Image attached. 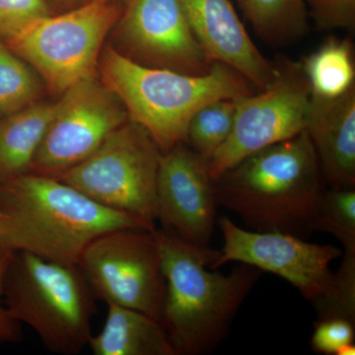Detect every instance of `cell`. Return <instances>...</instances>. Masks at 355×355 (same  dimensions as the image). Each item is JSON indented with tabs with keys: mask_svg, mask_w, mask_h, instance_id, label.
<instances>
[{
	"mask_svg": "<svg viewBox=\"0 0 355 355\" xmlns=\"http://www.w3.org/2000/svg\"><path fill=\"white\" fill-rule=\"evenodd\" d=\"M116 229L156 228L96 202L58 178L28 173L0 183V253L28 252L77 266L95 238Z\"/></svg>",
	"mask_w": 355,
	"mask_h": 355,
	"instance_id": "cell-1",
	"label": "cell"
},
{
	"mask_svg": "<svg viewBox=\"0 0 355 355\" xmlns=\"http://www.w3.org/2000/svg\"><path fill=\"white\" fill-rule=\"evenodd\" d=\"M162 259L164 299L159 322L176 355L209 354L225 340L261 270L239 263L229 275L207 270L220 251L154 230Z\"/></svg>",
	"mask_w": 355,
	"mask_h": 355,
	"instance_id": "cell-2",
	"label": "cell"
},
{
	"mask_svg": "<svg viewBox=\"0 0 355 355\" xmlns=\"http://www.w3.org/2000/svg\"><path fill=\"white\" fill-rule=\"evenodd\" d=\"M324 178L307 130L261 149L216 181L217 205L258 232L304 238L315 231Z\"/></svg>",
	"mask_w": 355,
	"mask_h": 355,
	"instance_id": "cell-3",
	"label": "cell"
},
{
	"mask_svg": "<svg viewBox=\"0 0 355 355\" xmlns=\"http://www.w3.org/2000/svg\"><path fill=\"white\" fill-rule=\"evenodd\" d=\"M98 73L120 98L130 120L141 125L162 153L184 142L193 114L207 103L258 92L239 71L214 62L200 76L146 67L112 46L102 51Z\"/></svg>",
	"mask_w": 355,
	"mask_h": 355,
	"instance_id": "cell-4",
	"label": "cell"
},
{
	"mask_svg": "<svg viewBox=\"0 0 355 355\" xmlns=\"http://www.w3.org/2000/svg\"><path fill=\"white\" fill-rule=\"evenodd\" d=\"M95 298L78 266L14 253L4 280V304L51 352L76 355L88 347Z\"/></svg>",
	"mask_w": 355,
	"mask_h": 355,
	"instance_id": "cell-5",
	"label": "cell"
},
{
	"mask_svg": "<svg viewBox=\"0 0 355 355\" xmlns=\"http://www.w3.org/2000/svg\"><path fill=\"white\" fill-rule=\"evenodd\" d=\"M123 7L106 0L48 16L6 42L41 77L46 91L60 97L74 84L98 76L105 40Z\"/></svg>",
	"mask_w": 355,
	"mask_h": 355,
	"instance_id": "cell-6",
	"label": "cell"
},
{
	"mask_svg": "<svg viewBox=\"0 0 355 355\" xmlns=\"http://www.w3.org/2000/svg\"><path fill=\"white\" fill-rule=\"evenodd\" d=\"M161 153L151 135L128 120L58 179L104 207L132 214L155 227Z\"/></svg>",
	"mask_w": 355,
	"mask_h": 355,
	"instance_id": "cell-7",
	"label": "cell"
},
{
	"mask_svg": "<svg viewBox=\"0 0 355 355\" xmlns=\"http://www.w3.org/2000/svg\"><path fill=\"white\" fill-rule=\"evenodd\" d=\"M273 67L272 81L265 89L235 99L232 132L209 160L214 182L247 156L307 128L312 93L301 62L279 57Z\"/></svg>",
	"mask_w": 355,
	"mask_h": 355,
	"instance_id": "cell-8",
	"label": "cell"
},
{
	"mask_svg": "<svg viewBox=\"0 0 355 355\" xmlns=\"http://www.w3.org/2000/svg\"><path fill=\"white\" fill-rule=\"evenodd\" d=\"M77 266L96 298L160 319L165 279L154 230L116 229L98 236Z\"/></svg>",
	"mask_w": 355,
	"mask_h": 355,
	"instance_id": "cell-9",
	"label": "cell"
},
{
	"mask_svg": "<svg viewBox=\"0 0 355 355\" xmlns=\"http://www.w3.org/2000/svg\"><path fill=\"white\" fill-rule=\"evenodd\" d=\"M128 120L120 98L99 74L79 81L55 102L30 173L60 177L90 156Z\"/></svg>",
	"mask_w": 355,
	"mask_h": 355,
	"instance_id": "cell-10",
	"label": "cell"
},
{
	"mask_svg": "<svg viewBox=\"0 0 355 355\" xmlns=\"http://www.w3.org/2000/svg\"><path fill=\"white\" fill-rule=\"evenodd\" d=\"M217 225L223 237V247L210 266L211 270L235 261L275 273L298 289L316 311L333 296L335 273L330 265L342 257L340 248L313 244L284 233L245 230L225 216L218 218Z\"/></svg>",
	"mask_w": 355,
	"mask_h": 355,
	"instance_id": "cell-11",
	"label": "cell"
},
{
	"mask_svg": "<svg viewBox=\"0 0 355 355\" xmlns=\"http://www.w3.org/2000/svg\"><path fill=\"white\" fill-rule=\"evenodd\" d=\"M114 34L116 50L137 64L193 76L211 67L179 0H128Z\"/></svg>",
	"mask_w": 355,
	"mask_h": 355,
	"instance_id": "cell-12",
	"label": "cell"
},
{
	"mask_svg": "<svg viewBox=\"0 0 355 355\" xmlns=\"http://www.w3.org/2000/svg\"><path fill=\"white\" fill-rule=\"evenodd\" d=\"M156 196L163 230L193 246L209 247L217 202L207 158L184 142L161 153Z\"/></svg>",
	"mask_w": 355,
	"mask_h": 355,
	"instance_id": "cell-13",
	"label": "cell"
},
{
	"mask_svg": "<svg viewBox=\"0 0 355 355\" xmlns=\"http://www.w3.org/2000/svg\"><path fill=\"white\" fill-rule=\"evenodd\" d=\"M196 37L214 62L239 71L263 90L272 81L273 62L266 60L236 13L230 0H179Z\"/></svg>",
	"mask_w": 355,
	"mask_h": 355,
	"instance_id": "cell-14",
	"label": "cell"
},
{
	"mask_svg": "<svg viewBox=\"0 0 355 355\" xmlns=\"http://www.w3.org/2000/svg\"><path fill=\"white\" fill-rule=\"evenodd\" d=\"M306 130L324 183L355 188V86L333 99L311 96Z\"/></svg>",
	"mask_w": 355,
	"mask_h": 355,
	"instance_id": "cell-15",
	"label": "cell"
},
{
	"mask_svg": "<svg viewBox=\"0 0 355 355\" xmlns=\"http://www.w3.org/2000/svg\"><path fill=\"white\" fill-rule=\"evenodd\" d=\"M108 305L102 331L88 347L94 355H176L158 320L116 304Z\"/></svg>",
	"mask_w": 355,
	"mask_h": 355,
	"instance_id": "cell-16",
	"label": "cell"
},
{
	"mask_svg": "<svg viewBox=\"0 0 355 355\" xmlns=\"http://www.w3.org/2000/svg\"><path fill=\"white\" fill-rule=\"evenodd\" d=\"M55 102L40 101L0 119V183L31 172Z\"/></svg>",
	"mask_w": 355,
	"mask_h": 355,
	"instance_id": "cell-17",
	"label": "cell"
},
{
	"mask_svg": "<svg viewBox=\"0 0 355 355\" xmlns=\"http://www.w3.org/2000/svg\"><path fill=\"white\" fill-rule=\"evenodd\" d=\"M254 31L272 46H287L307 34L303 0H236Z\"/></svg>",
	"mask_w": 355,
	"mask_h": 355,
	"instance_id": "cell-18",
	"label": "cell"
},
{
	"mask_svg": "<svg viewBox=\"0 0 355 355\" xmlns=\"http://www.w3.org/2000/svg\"><path fill=\"white\" fill-rule=\"evenodd\" d=\"M301 65L315 97L333 99L355 86L354 46L347 40H327Z\"/></svg>",
	"mask_w": 355,
	"mask_h": 355,
	"instance_id": "cell-19",
	"label": "cell"
},
{
	"mask_svg": "<svg viewBox=\"0 0 355 355\" xmlns=\"http://www.w3.org/2000/svg\"><path fill=\"white\" fill-rule=\"evenodd\" d=\"M46 92L36 70L0 38V119L42 101Z\"/></svg>",
	"mask_w": 355,
	"mask_h": 355,
	"instance_id": "cell-20",
	"label": "cell"
},
{
	"mask_svg": "<svg viewBox=\"0 0 355 355\" xmlns=\"http://www.w3.org/2000/svg\"><path fill=\"white\" fill-rule=\"evenodd\" d=\"M235 113V100L207 103L191 118L184 144L209 160L230 137Z\"/></svg>",
	"mask_w": 355,
	"mask_h": 355,
	"instance_id": "cell-21",
	"label": "cell"
},
{
	"mask_svg": "<svg viewBox=\"0 0 355 355\" xmlns=\"http://www.w3.org/2000/svg\"><path fill=\"white\" fill-rule=\"evenodd\" d=\"M315 231L333 235L343 247V253L355 254L354 188L324 190L318 202Z\"/></svg>",
	"mask_w": 355,
	"mask_h": 355,
	"instance_id": "cell-22",
	"label": "cell"
},
{
	"mask_svg": "<svg viewBox=\"0 0 355 355\" xmlns=\"http://www.w3.org/2000/svg\"><path fill=\"white\" fill-rule=\"evenodd\" d=\"M46 0H0V38H16L40 19L51 15Z\"/></svg>",
	"mask_w": 355,
	"mask_h": 355,
	"instance_id": "cell-23",
	"label": "cell"
},
{
	"mask_svg": "<svg viewBox=\"0 0 355 355\" xmlns=\"http://www.w3.org/2000/svg\"><path fill=\"white\" fill-rule=\"evenodd\" d=\"M303 2L319 29H354L355 0H303Z\"/></svg>",
	"mask_w": 355,
	"mask_h": 355,
	"instance_id": "cell-24",
	"label": "cell"
},
{
	"mask_svg": "<svg viewBox=\"0 0 355 355\" xmlns=\"http://www.w3.org/2000/svg\"><path fill=\"white\" fill-rule=\"evenodd\" d=\"M311 347L319 354L336 355L343 345L354 343V323L343 318L317 320Z\"/></svg>",
	"mask_w": 355,
	"mask_h": 355,
	"instance_id": "cell-25",
	"label": "cell"
},
{
	"mask_svg": "<svg viewBox=\"0 0 355 355\" xmlns=\"http://www.w3.org/2000/svg\"><path fill=\"white\" fill-rule=\"evenodd\" d=\"M14 253H0V345L22 340V324L9 315L3 301L4 280Z\"/></svg>",
	"mask_w": 355,
	"mask_h": 355,
	"instance_id": "cell-26",
	"label": "cell"
},
{
	"mask_svg": "<svg viewBox=\"0 0 355 355\" xmlns=\"http://www.w3.org/2000/svg\"><path fill=\"white\" fill-rule=\"evenodd\" d=\"M85 1L86 0H46L51 8L58 7V8L65 9V11L76 8Z\"/></svg>",
	"mask_w": 355,
	"mask_h": 355,
	"instance_id": "cell-27",
	"label": "cell"
},
{
	"mask_svg": "<svg viewBox=\"0 0 355 355\" xmlns=\"http://www.w3.org/2000/svg\"><path fill=\"white\" fill-rule=\"evenodd\" d=\"M355 354V345L354 343H349V345H343L338 350L336 355H354Z\"/></svg>",
	"mask_w": 355,
	"mask_h": 355,
	"instance_id": "cell-28",
	"label": "cell"
},
{
	"mask_svg": "<svg viewBox=\"0 0 355 355\" xmlns=\"http://www.w3.org/2000/svg\"><path fill=\"white\" fill-rule=\"evenodd\" d=\"M106 1L114 2V3L118 4L121 7H123L127 3L128 0H106Z\"/></svg>",
	"mask_w": 355,
	"mask_h": 355,
	"instance_id": "cell-29",
	"label": "cell"
}]
</instances>
